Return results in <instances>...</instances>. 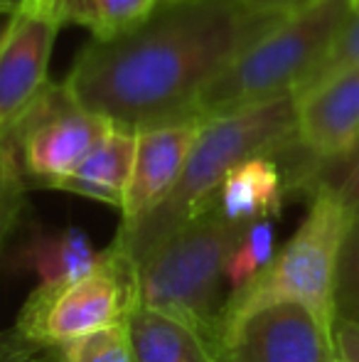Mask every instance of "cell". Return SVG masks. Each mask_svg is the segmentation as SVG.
Instances as JSON below:
<instances>
[{
  "instance_id": "ba28073f",
  "label": "cell",
  "mask_w": 359,
  "mask_h": 362,
  "mask_svg": "<svg viewBox=\"0 0 359 362\" xmlns=\"http://www.w3.org/2000/svg\"><path fill=\"white\" fill-rule=\"evenodd\" d=\"M219 362H342L332 333L300 303H271L214 343Z\"/></svg>"
},
{
  "instance_id": "5b68a950",
  "label": "cell",
  "mask_w": 359,
  "mask_h": 362,
  "mask_svg": "<svg viewBox=\"0 0 359 362\" xmlns=\"http://www.w3.org/2000/svg\"><path fill=\"white\" fill-rule=\"evenodd\" d=\"M350 15V0H317L310 8L283 18L209 81L197 99L195 116L209 121L293 94V89L325 57Z\"/></svg>"
},
{
  "instance_id": "9c48e42d",
  "label": "cell",
  "mask_w": 359,
  "mask_h": 362,
  "mask_svg": "<svg viewBox=\"0 0 359 362\" xmlns=\"http://www.w3.org/2000/svg\"><path fill=\"white\" fill-rule=\"evenodd\" d=\"M59 28L57 20L30 8H20L8 18L0 40V146L8 144L25 114L47 89Z\"/></svg>"
},
{
  "instance_id": "9a60e30c",
  "label": "cell",
  "mask_w": 359,
  "mask_h": 362,
  "mask_svg": "<svg viewBox=\"0 0 359 362\" xmlns=\"http://www.w3.org/2000/svg\"><path fill=\"white\" fill-rule=\"evenodd\" d=\"M99 259L87 232L77 227L59 232H35L20 247L18 264L28 272L37 274L42 284L67 281L82 276Z\"/></svg>"
},
{
  "instance_id": "cb8c5ba5",
  "label": "cell",
  "mask_w": 359,
  "mask_h": 362,
  "mask_svg": "<svg viewBox=\"0 0 359 362\" xmlns=\"http://www.w3.org/2000/svg\"><path fill=\"white\" fill-rule=\"evenodd\" d=\"M332 190L337 192V197L345 205V210L350 212V217H359V156L350 165V170L345 173V177L337 185H332Z\"/></svg>"
},
{
  "instance_id": "277c9868",
  "label": "cell",
  "mask_w": 359,
  "mask_h": 362,
  "mask_svg": "<svg viewBox=\"0 0 359 362\" xmlns=\"http://www.w3.org/2000/svg\"><path fill=\"white\" fill-rule=\"evenodd\" d=\"M249 224L224 217L217 207L187 219L135 262L140 303L182 320L214 345L226 262Z\"/></svg>"
},
{
  "instance_id": "d6986e66",
  "label": "cell",
  "mask_w": 359,
  "mask_h": 362,
  "mask_svg": "<svg viewBox=\"0 0 359 362\" xmlns=\"http://www.w3.org/2000/svg\"><path fill=\"white\" fill-rule=\"evenodd\" d=\"M335 313L342 320L359 323V217H352L337 257Z\"/></svg>"
},
{
  "instance_id": "f1b7e54d",
  "label": "cell",
  "mask_w": 359,
  "mask_h": 362,
  "mask_svg": "<svg viewBox=\"0 0 359 362\" xmlns=\"http://www.w3.org/2000/svg\"><path fill=\"white\" fill-rule=\"evenodd\" d=\"M170 3H182V0H158V5H170Z\"/></svg>"
},
{
  "instance_id": "30bf717a",
  "label": "cell",
  "mask_w": 359,
  "mask_h": 362,
  "mask_svg": "<svg viewBox=\"0 0 359 362\" xmlns=\"http://www.w3.org/2000/svg\"><path fill=\"white\" fill-rule=\"evenodd\" d=\"M205 121L185 119L135 129V156L118 229H133L148 217L178 182Z\"/></svg>"
},
{
  "instance_id": "52a82bcc",
  "label": "cell",
  "mask_w": 359,
  "mask_h": 362,
  "mask_svg": "<svg viewBox=\"0 0 359 362\" xmlns=\"http://www.w3.org/2000/svg\"><path fill=\"white\" fill-rule=\"evenodd\" d=\"M111 126V119L79 106L64 81H49L5 146L18 156L25 175L52 187L94 151Z\"/></svg>"
},
{
  "instance_id": "8992f818",
  "label": "cell",
  "mask_w": 359,
  "mask_h": 362,
  "mask_svg": "<svg viewBox=\"0 0 359 362\" xmlns=\"http://www.w3.org/2000/svg\"><path fill=\"white\" fill-rule=\"evenodd\" d=\"M138 303L135 259L118 242H111L82 276L39 284L23 303L13 328L30 343L52 348L121 323Z\"/></svg>"
},
{
  "instance_id": "3957f363",
  "label": "cell",
  "mask_w": 359,
  "mask_h": 362,
  "mask_svg": "<svg viewBox=\"0 0 359 362\" xmlns=\"http://www.w3.org/2000/svg\"><path fill=\"white\" fill-rule=\"evenodd\" d=\"M352 217L330 182L312 187V200L293 237L271 262L224 300L217 340L271 303H300L332 333L337 257ZM214 340V343H217ZM214 348V345H212Z\"/></svg>"
},
{
  "instance_id": "4316f807",
  "label": "cell",
  "mask_w": 359,
  "mask_h": 362,
  "mask_svg": "<svg viewBox=\"0 0 359 362\" xmlns=\"http://www.w3.org/2000/svg\"><path fill=\"white\" fill-rule=\"evenodd\" d=\"M10 18V15H8ZM5 28H8V20H5V23H0V40H3V35H5Z\"/></svg>"
},
{
  "instance_id": "83f0119b",
  "label": "cell",
  "mask_w": 359,
  "mask_h": 362,
  "mask_svg": "<svg viewBox=\"0 0 359 362\" xmlns=\"http://www.w3.org/2000/svg\"><path fill=\"white\" fill-rule=\"evenodd\" d=\"M352 3V13H359V0H350Z\"/></svg>"
},
{
  "instance_id": "44dd1931",
  "label": "cell",
  "mask_w": 359,
  "mask_h": 362,
  "mask_svg": "<svg viewBox=\"0 0 359 362\" xmlns=\"http://www.w3.org/2000/svg\"><path fill=\"white\" fill-rule=\"evenodd\" d=\"M23 168L10 148L0 146V252L23 210Z\"/></svg>"
},
{
  "instance_id": "484cf974",
  "label": "cell",
  "mask_w": 359,
  "mask_h": 362,
  "mask_svg": "<svg viewBox=\"0 0 359 362\" xmlns=\"http://www.w3.org/2000/svg\"><path fill=\"white\" fill-rule=\"evenodd\" d=\"M25 0H0V15H13L23 8Z\"/></svg>"
},
{
  "instance_id": "4fadbf2b",
  "label": "cell",
  "mask_w": 359,
  "mask_h": 362,
  "mask_svg": "<svg viewBox=\"0 0 359 362\" xmlns=\"http://www.w3.org/2000/svg\"><path fill=\"white\" fill-rule=\"evenodd\" d=\"M288 180L273 156H254L226 173L214 207L236 222H256L281 215Z\"/></svg>"
},
{
  "instance_id": "603a6c76",
  "label": "cell",
  "mask_w": 359,
  "mask_h": 362,
  "mask_svg": "<svg viewBox=\"0 0 359 362\" xmlns=\"http://www.w3.org/2000/svg\"><path fill=\"white\" fill-rule=\"evenodd\" d=\"M332 338H335V348L342 362H359V323L337 318Z\"/></svg>"
},
{
  "instance_id": "7402d4cb",
  "label": "cell",
  "mask_w": 359,
  "mask_h": 362,
  "mask_svg": "<svg viewBox=\"0 0 359 362\" xmlns=\"http://www.w3.org/2000/svg\"><path fill=\"white\" fill-rule=\"evenodd\" d=\"M44 348L25 340L18 330L0 333V362H37Z\"/></svg>"
},
{
  "instance_id": "e0dca14e",
  "label": "cell",
  "mask_w": 359,
  "mask_h": 362,
  "mask_svg": "<svg viewBox=\"0 0 359 362\" xmlns=\"http://www.w3.org/2000/svg\"><path fill=\"white\" fill-rule=\"evenodd\" d=\"M155 8L158 0H79L74 25L87 28L94 40H111L138 28Z\"/></svg>"
},
{
  "instance_id": "2e32d148",
  "label": "cell",
  "mask_w": 359,
  "mask_h": 362,
  "mask_svg": "<svg viewBox=\"0 0 359 362\" xmlns=\"http://www.w3.org/2000/svg\"><path fill=\"white\" fill-rule=\"evenodd\" d=\"M37 362H133L128 318L44 348Z\"/></svg>"
},
{
  "instance_id": "ac0fdd59",
  "label": "cell",
  "mask_w": 359,
  "mask_h": 362,
  "mask_svg": "<svg viewBox=\"0 0 359 362\" xmlns=\"http://www.w3.org/2000/svg\"><path fill=\"white\" fill-rule=\"evenodd\" d=\"M273 257V224L271 219H256L246 227L241 242L226 262V281L231 291L244 286L259 269H264Z\"/></svg>"
},
{
  "instance_id": "5bb4252c",
  "label": "cell",
  "mask_w": 359,
  "mask_h": 362,
  "mask_svg": "<svg viewBox=\"0 0 359 362\" xmlns=\"http://www.w3.org/2000/svg\"><path fill=\"white\" fill-rule=\"evenodd\" d=\"M128 335L133 362H219L197 330L143 303L130 310Z\"/></svg>"
},
{
  "instance_id": "7a4b0ae2",
  "label": "cell",
  "mask_w": 359,
  "mask_h": 362,
  "mask_svg": "<svg viewBox=\"0 0 359 362\" xmlns=\"http://www.w3.org/2000/svg\"><path fill=\"white\" fill-rule=\"evenodd\" d=\"M296 144L293 94L205 121L170 195L133 229H118L114 242H118L138 262L187 219L214 207L217 192L234 165L254 156L276 158Z\"/></svg>"
},
{
  "instance_id": "7c38bea8",
  "label": "cell",
  "mask_w": 359,
  "mask_h": 362,
  "mask_svg": "<svg viewBox=\"0 0 359 362\" xmlns=\"http://www.w3.org/2000/svg\"><path fill=\"white\" fill-rule=\"evenodd\" d=\"M135 156V129L114 124L111 131L94 146V151L57 182L52 190H64L89 200L104 202L121 212L128 192L130 170Z\"/></svg>"
},
{
  "instance_id": "d4e9b609",
  "label": "cell",
  "mask_w": 359,
  "mask_h": 362,
  "mask_svg": "<svg viewBox=\"0 0 359 362\" xmlns=\"http://www.w3.org/2000/svg\"><path fill=\"white\" fill-rule=\"evenodd\" d=\"M244 8L256 10V13H271V15H296L300 10L310 8L317 0H239Z\"/></svg>"
},
{
  "instance_id": "8fae6325",
  "label": "cell",
  "mask_w": 359,
  "mask_h": 362,
  "mask_svg": "<svg viewBox=\"0 0 359 362\" xmlns=\"http://www.w3.org/2000/svg\"><path fill=\"white\" fill-rule=\"evenodd\" d=\"M296 99L298 146L317 163L350 158L359 146V64Z\"/></svg>"
},
{
  "instance_id": "6da1fadb",
  "label": "cell",
  "mask_w": 359,
  "mask_h": 362,
  "mask_svg": "<svg viewBox=\"0 0 359 362\" xmlns=\"http://www.w3.org/2000/svg\"><path fill=\"white\" fill-rule=\"evenodd\" d=\"M283 18L239 0L158 5L138 28L91 40L64 86L79 106L130 129L197 119V99L209 81Z\"/></svg>"
},
{
  "instance_id": "ffe728a7",
  "label": "cell",
  "mask_w": 359,
  "mask_h": 362,
  "mask_svg": "<svg viewBox=\"0 0 359 362\" xmlns=\"http://www.w3.org/2000/svg\"><path fill=\"white\" fill-rule=\"evenodd\" d=\"M357 64H359V13H352L350 20H347L340 33L335 35V40H332L325 57L312 67V72L308 74L296 89H293V96L305 94L312 86L325 81L327 76L342 72V69H347V67H357Z\"/></svg>"
}]
</instances>
